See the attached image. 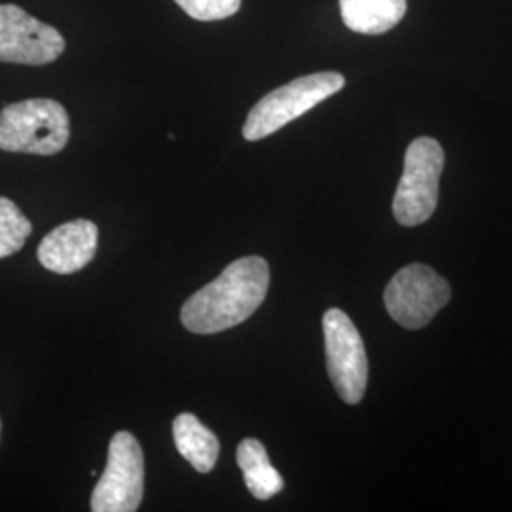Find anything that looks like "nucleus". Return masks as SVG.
Wrapping results in <instances>:
<instances>
[{
  "mask_svg": "<svg viewBox=\"0 0 512 512\" xmlns=\"http://www.w3.org/2000/svg\"><path fill=\"white\" fill-rule=\"evenodd\" d=\"M0 429H2V423H0Z\"/></svg>",
  "mask_w": 512,
  "mask_h": 512,
  "instance_id": "nucleus-15",
  "label": "nucleus"
},
{
  "mask_svg": "<svg viewBox=\"0 0 512 512\" xmlns=\"http://www.w3.org/2000/svg\"><path fill=\"white\" fill-rule=\"evenodd\" d=\"M346 27L361 35H384L406 14V0H340Z\"/></svg>",
  "mask_w": 512,
  "mask_h": 512,
  "instance_id": "nucleus-11",
  "label": "nucleus"
},
{
  "mask_svg": "<svg viewBox=\"0 0 512 512\" xmlns=\"http://www.w3.org/2000/svg\"><path fill=\"white\" fill-rule=\"evenodd\" d=\"M270 266L260 256H245L184 302L181 321L194 334H217L238 327L264 302Z\"/></svg>",
  "mask_w": 512,
  "mask_h": 512,
  "instance_id": "nucleus-1",
  "label": "nucleus"
},
{
  "mask_svg": "<svg viewBox=\"0 0 512 512\" xmlns=\"http://www.w3.org/2000/svg\"><path fill=\"white\" fill-rule=\"evenodd\" d=\"M444 150L439 141L420 137L412 141L404 156V171L397 186L393 213L403 226H418L431 219L439 203Z\"/></svg>",
  "mask_w": 512,
  "mask_h": 512,
  "instance_id": "nucleus-4",
  "label": "nucleus"
},
{
  "mask_svg": "<svg viewBox=\"0 0 512 512\" xmlns=\"http://www.w3.org/2000/svg\"><path fill=\"white\" fill-rule=\"evenodd\" d=\"M65 52V38L16 4H0V61L48 65Z\"/></svg>",
  "mask_w": 512,
  "mask_h": 512,
  "instance_id": "nucleus-8",
  "label": "nucleus"
},
{
  "mask_svg": "<svg viewBox=\"0 0 512 512\" xmlns=\"http://www.w3.org/2000/svg\"><path fill=\"white\" fill-rule=\"evenodd\" d=\"M99 228L88 219H76L54 228L38 247V262L59 275L74 274L86 268L95 256Z\"/></svg>",
  "mask_w": 512,
  "mask_h": 512,
  "instance_id": "nucleus-9",
  "label": "nucleus"
},
{
  "mask_svg": "<svg viewBox=\"0 0 512 512\" xmlns=\"http://www.w3.org/2000/svg\"><path fill=\"white\" fill-rule=\"evenodd\" d=\"M71 120L54 99H27L0 110V150L54 156L67 147Z\"/></svg>",
  "mask_w": 512,
  "mask_h": 512,
  "instance_id": "nucleus-2",
  "label": "nucleus"
},
{
  "mask_svg": "<svg viewBox=\"0 0 512 512\" xmlns=\"http://www.w3.org/2000/svg\"><path fill=\"white\" fill-rule=\"evenodd\" d=\"M238 465L247 484V490L255 495L256 499L266 501L283 490L285 482L270 463L268 452L260 440H241L238 446Z\"/></svg>",
  "mask_w": 512,
  "mask_h": 512,
  "instance_id": "nucleus-12",
  "label": "nucleus"
},
{
  "mask_svg": "<svg viewBox=\"0 0 512 512\" xmlns=\"http://www.w3.org/2000/svg\"><path fill=\"white\" fill-rule=\"evenodd\" d=\"M448 281L425 264H410L393 275L385 289V308L404 329L431 323L450 300Z\"/></svg>",
  "mask_w": 512,
  "mask_h": 512,
  "instance_id": "nucleus-6",
  "label": "nucleus"
},
{
  "mask_svg": "<svg viewBox=\"0 0 512 512\" xmlns=\"http://www.w3.org/2000/svg\"><path fill=\"white\" fill-rule=\"evenodd\" d=\"M344 84L346 78L340 73H315L296 78L256 103L245 120L243 137L247 141L270 137L330 95L340 92Z\"/></svg>",
  "mask_w": 512,
  "mask_h": 512,
  "instance_id": "nucleus-3",
  "label": "nucleus"
},
{
  "mask_svg": "<svg viewBox=\"0 0 512 512\" xmlns=\"http://www.w3.org/2000/svg\"><path fill=\"white\" fill-rule=\"evenodd\" d=\"M173 439L179 454L198 473L207 475L215 469L220 452L219 439L194 414H179L175 418Z\"/></svg>",
  "mask_w": 512,
  "mask_h": 512,
  "instance_id": "nucleus-10",
  "label": "nucleus"
},
{
  "mask_svg": "<svg viewBox=\"0 0 512 512\" xmlns=\"http://www.w3.org/2000/svg\"><path fill=\"white\" fill-rule=\"evenodd\" d=\"M323 332L334 389L346 403H361L368 382V359L359 330L348 313L332 308L323 317Z\"/></svg>",
  "mask_w": 512,
  "mask_h": 512,
  "instance_id": "nucleus-7",
  "label": "nucleus"
},
{
  "mask_svg": "<svg viewBox=\"0 0 512 512\" xmlns=\"http://www.w3.org/2000/svg\"><path fill=\"white\" fill-rule=\"evenodd\" d=\"M145 494V456L139 440L118 431L109 444L105 473L93 488V512H135Z\"/></svg>",
  "mask_w": 512,
  "mask_h": 512,
  "instance_id": "nucleus-5",
  "label": "nucleus"
},
{
  "mask_svg": "<svg viewBox=\"0 0 512 512\" xmlns=\"http://www.w3.org/2000/svg\"><path fill=\"white\" fill-rule=\"evenodd\" d=\"M33 232V224L18 205L0 196V258L16 255Z\"/></svg>",
  "mask_w": 512,
  "mask_h": 512,
  "instance_id": "nucleus-13",
  "label": "nucleus"
},
{
  "mask_svg": "<svg viewBox=\"0 0 512 512\" xmlns=\"http://www.w3.org/2000/svg\"><path fill=\"white\" fill-rule=\"evenodd\" d=\"M184 12L198 21L230 18L241 8V0H175Z\"/></svg>",
  "mask_w": 512,
  "mask_h": 512,
  "instance_id": "nucleus-14",
  "label": "nucleus"
}]
</instances>
